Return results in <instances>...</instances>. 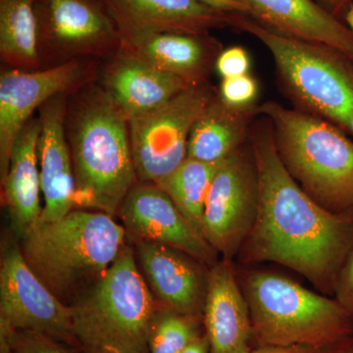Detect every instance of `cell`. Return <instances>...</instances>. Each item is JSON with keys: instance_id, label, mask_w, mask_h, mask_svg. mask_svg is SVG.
<instances>
[{"instance_id": "cell-1", "label": "cell", "mask_w": 353, "mask_h": 353, "mask_svg": "<svg viewBox=\"0 0 353 353\" xmlns=\"http://www.w3.org/2000/svg\"><path fill=\"white\" fill-rule=\"evenodd\" d=\"M250 143L257 173L256 219L238 256L245 264L272 262L334 294L343 262L353 248V209L334 213L307 196L279 157L270 120L253 122Z\"/></svg>"}, {"instance_id": "cell-2", "label": "cell", "mask_w": 353, "mask_h": 353, "mask_svg": "<svg viewBox=\"0 0 353 353\" xmlns=\"http://www.w3.org/2000/svg\"><path fill=\"white\" fill-rule=\"evenodd\" d=\"M65 129L75 179V205L118 214L138 182L129 121L103 87L92 82L69 95Z\"/></svg>"}, {"instance_id": "cell-3", "label": "cell", "mask_w": 353, "mask_h": 353, "mask_svg": "<svg viewBox=\"0 0 353 353\" xmlns=\"http://www.w3.org/2000/svg\"><path fill=\"white\" fill-rule=\"evenodd\" d=\"M231 27L266 46L279 88L294 109L329 121L353 138V61L343 51L290 38L248 15H231Z\"/></svg>"}, {"instance_id": "cell-4", "label": "cell", "mask_w": 353, "mask_h": 353, "mask_svg": "<svg viewBox=\"0 0 353 353\" xmlns=\"http://www.w3.org/2000/svg\"><path fill=\"white\" fill-rule=\"evenodd\" d=\"M270 120L281 161L307 196L334 213L353 209V141L329 121L275 101L259 104Z\"/></svg>"}, {"instance_id": "cell-5", "label": "cell", "mask_w": 353, "mask_h": 353, "mask_svg": "<svg viewBox=\"0 0 353 353\" xmlns=\"http://www.w3.org/2000/svg\"><path fill=\"white\" fill-rule=\"evenodd\" d=\"M240 285L259 347L325 350L353 336V317L336 299L311 292L292 279L250 270Z\"/></svg>"}, {"instance_id": "cell-6", "label": "cell", "mask_w": 353, "mask_h": 353, "mask_svg": "<svg viewBox=\"0 0 353 353\" xmlns=\"http://www.w3.org/2000/svg\"><path fill=\"white\" fill-rule=\"evenodd\" d=\"M70 308L74 339L85 352L150 353L157 310L131 246Z\"/></svg>"}, {"instance_id": "cell-7", "label": "cell", "mask_w": 353, "mask_h": 353, "mask_svg": "<svg viewBox=\"0 0 353 353\" xmlns=\"http://www.w3.org/2000/svg\"><path fill=\"white\" fill-rule=\"evenodd\" d=\"M126 236L113 216L72 210L61 219L37 225L21 240V252L34 274L61 299L105 273L124 248Z\"/></svg>"}, {"instance_id": "cell-8", "label": "cell", "mask_w": 353, "mask_h": 353, "mask_svg": "<svg viewBox=\"0 0 353 353\" xmlns=\"http://www.w3.org/2000/svg\"><path fill=\"white\" fill-rule=\"evenodd\" d=\"M216 94L209 82L190 85L159 108L129 121L138 181L157 183L187 159L192 127Z\"/></svg>"}, {"instance_id": "cell-9", "label": "cell", "mask_w": 353, "mask_h": 353, "mask_svg": "<svg viewBox=\"0 0 353 353\" xmlns=\"http://www.w3.org/2000/svg\"><path fill=\"white\" fill-rule=\"evenodd\" d=\"M36 16L41 69L120 50L119 30L101 0H36Z\"/></svg>"}, {"instance_id": "cell-10", "label": "cell", "mask_w": 353, "mask_h": 353, "mask_svg": "<svg viewBox=\"0 0 353 353\" xmlns=\"http://www.w3.org/2000/svg\"><path fill=\"white\" fill-rule=\"evenodd\" d=\"M259 201V173L250 141L221 162L204 210V238L233 260L252 231Z\"/></svg>"}, {"instance_id": "cell-11", "label": "cell", "mask_w": 353, "mask_h": 353, "mask_svg": "<svg viewBox=\"0 0 353 353\" xmlns=\"http://www.w3.org/2000/svg\"><path fill=\"white\" fill-rule=\"evenodd\" d=\"M94 59L74 60L50 68L7 69L0 76V180H6L14 145L34 113L59 94L94 82Z\"/></svg>"}, {"instance_id": "cell-12", "label": "cell", "mask_w": 353, "mask_h": 353, "mask_svg": "<svg viewBox=\"0 0 353 353\" xmlns=\"http://www.w3.org/2000/svg\"><path fill=\"white\" fill-rule=\"evenodd\" d=\"M0 325L59 340L74 338L71 308L43 284L13 243L2 250Z\"/></svg>"}, {"instance_id": "cell-13", "label": "cell", "mask_w": 353, "mask_h": 353, "mask_svg": "<svg viewBox=\"0 0 353 353\" xmlns=\"http://www.w3.org/2000/svg\"><path fill=\"white\" fill-rule=\"evenodd\" d=\"M118 214L126 233L136 243L172 246L208 267L219 261L218 252L190 227L171 197L155 183H134Z\"/></svg>"}, {"instance_id": "cell-14", "label": "cell", "mask_w": 353, "mask_h": 353, "mask_svg": "<svg viewBox=\"0 0 353 353\" xmlns=\"http://www.w3.org/2000/svg\"><path fill=\"white\" fill-rule=\"evenodd\" d=\"M120 50L143 60L190 85L209 82L216 60L224 50L209 34L119 31Z\"/></svg>"}, {"instance_id": "cell-15", "label": "cell", "mask_w": 353, "mask_h": 353, "mask_svg": "<svg viewBox=\"0 0 353 353\" xmlns=\"http://www.w3.org/2000/svg\"><path fill=\"white\" fill-rule=\"evenodd\" d=\"M136 259L155 296L176 312H203L210 267L182 250L161 243L139 241Z\"/></svg>"}, {"instance_id": "cell-16", "label": "cell", "mask_w": 353, "mask_h": 353, "mask_svg": "<svg viewBox=\"0 0 353 353\" xmlns=\"http://www.w3.org/2000/svg\"><path fill=\"white\" fill-rule=\"evenodd\" d=\"M68 97L57 95L39 109L38 155L44 205L38 224L61 219L75 205V179L65 129Z\"/></svg>"}, {"instance_id": "cell-17", "label": "cell", "mask_w": 353, "mask_h": 353, "mask_svg": "<svg viewBox=\"0 0 353 353\" xmlns=\"http://www.w3.org/2000/svg\"><path fill=\"white\" fill-rule=\"evenodd\" d=\"M119 31L209 34L231 15L199 0H101Z\"/></svg>"}, {"instance_id": "cell-18", "label": "cell", "mask_w": 353, "mask_h": 353, "mask_svg": "<svg viewBox=\"0 0 353 353\" xmlns=\"http://www.w3.org/2000/svg\"><path fill=\"white\" fill-rule=\"evenodd\" d=\"M203 315L210 353L250 352L252 318L232 259L209 268Z\"/></svg>"}, {"instance_id": "cell-19", "label": "cell", "mask_w": 353, "mask_h": 353, "mask_svg": "<svg viewBox=\"0 0 353 353\" xmlns=\"http://www.w3.org/2000/svg\"><path fill=\"white\" fill-rule=\"evenodd\" d=\"M101 85L128 121L159 108L190 87L183 79L122 50L109 58L102 70Z\"/></svg>"}, {"instance_id": "cell-20", "label": "cell", "mask_w": 353, "mask_h": 353, "mask_svg": "<svg viewBox=\"0 0 353 353\" xmlns=\"http://www.w3.org/2000/svg\"><path fill=\"white\" fill-rule=\"evenodd\" d=\"M250 17L290 38L326 44L353 61V32L315 0H245Z\"/></svg>"}, {"instance_id": "cell-21", "label": "cell", "mask_w": 353, "mask_h": 353, "mask_svg": "<svg viewBox=\"0 0 353 353\" xmlns=\"http://www.w3.org/2000/svg\"><path fill=\"white\" fill-rule=\"evenodd\" d=\"M39 134L41 122L39 117H32L16 139L8 172L1 183L11 227L20 240L38 225L43 213L39 201Z\"/></svg>"}, {"instance_id": "cell-22", "label": "cell", "mask_w": 353, "mask_h": 353, "mask_svg": "<svg viewBox=\"0 0 353 353\" xmlns=\"http://www.w3.org/2000/svg\"><path fill=\"white\" fill-rule=\"evenodd\" d=\"M259 104L232 108L216 94L190 132L188 157L206 163H220L250 141Z\"/></svg>"}, {"instance_id": "cell-23", "label": "cell", "mask_w": 353, "mask_h": 353, "mask_svg": "<svg viewBox=\"0 0 353 353\" xmlns=\"http://www.w3.org/2000/svg\"><path fill=\"white\" fill-rule=\"evenodd\" d=\"M0 57L9 68L41 69L36 0H0Z\"/></svg>"}, {"instance_id": "cell-24", "label": "cell", "mask_w": 353, "mask_h": 353, "mask_svg": "<svg viewBox=\"0 0 353 353\" xmlns=\"http://www.w3.org/2000/svg\"><path fill=\"white\" fill-rule=\"evenodd\" d=\"M220 163H206L187 157L171 174L155 183L171 197L190 227L204 240V210Z\"/></svg>"}, {"instance_id": "cell-25", "label": "cell", "mask_w": 353, "mask_h": 353, "mask_svg": "<svg viewBox=\"0 0 353 353\" xmlns=\"http://www.w3.org/2000/svg\"><path fill=\"white\" fill-rule=\"evenodd\" d=\"M196 316L172 309L157 311L150 334V353H183L196 338Z\"/></svg>"}, {"instance_id": "cell-26", "label": "cell", "mask_w": 353, "mask_h": 353, "mask_svg": "<svg viewBox=\"0 0 353 353\" xmlns=\"http://www.w3.org/2000/svg\"><path fill=\"white\" fill-rule=\"evenodd\" d=\"M217 94L221 101L232 108H252L257 105L259 85L254 77L246 74L234 78L222 79Z\"/></svg>"}, {"instance_id": "cell-27", "label": "cell", "mask_w": 353, "mask_h": 353, "mask_svg": "<svg viewBox=\"0 0 353 353\" xmlns=\"http://www.w3.org/2000/svg\"><path fill=\"white\" fill-rule=\"evenodd\" d=\"M252 60L243 46H231L221 51L216 60L215 70L222 79L250 74Z\"/></svg>"}, {"instance_id": "cell-28", "label": "cell", "mask_w": 353, "mask_h": 353, "mask_svg": "<svg viewBox=\"0 0 353 353\" xmlns=\"http://www.w3.org/2000/svg\"><path fill=\"white\" fill-rule=\"evenodd\" d=\"M9 353H71L50 336L29 331H18Z\"/></svg>"}, {"instance_id": "cell-29", "label": "cell", "mask_w": 353, "mask_h": 353, "mask_svg": "<svg viewBox=\"0 0 353 353\" xmlns=\"http://www.w3.org/2000/svg\"><path fill=\"white\" fill-rule=\"evenodd\" d=\"M334 296L353 317V248L348 253L336 278Z\"/></svg>"}, {"instance_id": "cell-30", "label": "cell", "mask_w": 353, "mask_h": 353, "mask_svg": "<svg viewBox=\"0 0 353 353\" xmlns=\"http://www.w3.org/2000/svg\"><path fill=\"white\" fill-rule=\"evenodd\" d=\"M199 1L230 15L232 14L250 15V9L245 0H199Z\"/></svg>"}, {"instance_id": "cell-31", "label": "cell", "mask_w": 353, "mask_h": 353, "mask_svg": "<svg viewBox=\"0 0 353 353\" xmlns=\"http://www.w3.org/2000/svg\"><path fill=\"white\" fill-rule=\"evenodd\" d=\"M315 1L334 17L341 21L345 19L347 11L353 6V0H315Z\"/></svg>"}, {"instance_id": "cell-32", "label": "cell", "mask_w": 353, "mask_h": 353, "mask_svg": "<svg viewBox=\"0 0 353 353\" xmlns=\"http://www.w3.org/2000/svg\"><path fill=\"white\" fill-rule=\"evenodd\" d=\"M321 350L309 347H259L250 353H319Z\"/></svg>"}, {"instance_id": "cell-33", "label": "cell", "mask_w": 353, "mask_h": 353, "mask_svg": "<svg viewBox=\"0 0 353 353\" xmlns=\"http://www.w3.org/2000/svg\"><path fill=\"white\" fill-rule=\"evenodd\" d=\"M319 353H353V336L336 343L333 347L322 350Z\"/></svg>"}, {"instance_id": "cell-34", "label": "cell", "mask_w": 353, "mask_h": 353, "mask_svg": "<svg viewBox=\"0 0 353 353\" xmlns=\"http://www.w3.org/2000/svg\"><path fill=\"white\" fill-rule=\"evenodd\" d=\"M183 353H210L208 338L199 336L185 348Z\"/></svg>"}]
</instances>
